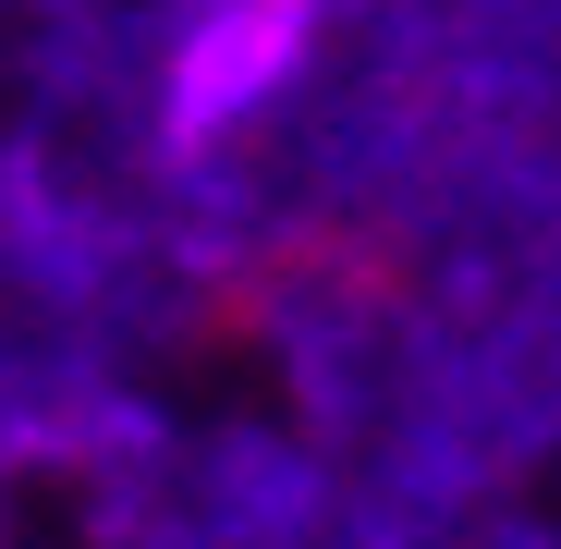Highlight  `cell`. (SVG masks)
Masks as SVG:
<instances>
[{
	"instance_id": "obj_1",
	"label": "cell",
	"mask_w": 561,
	"mask_h": 549,
	"mask_svg": "<svg viewBox=\"0 0 561 549\" xmlns=\"http://www.w3.org/2000/svg\"><path fill=\"white\" fill-rule=\"evenodd\" d=\"M294 49H306V0H220V13H196V37L171 61V111L183 123H232L294 73Z\"/></svg>"
}]
</instances>
